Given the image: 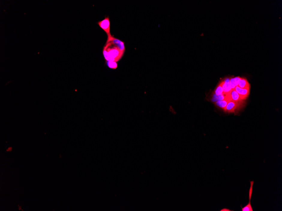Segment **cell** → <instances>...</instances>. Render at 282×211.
<instances>
[{
    "label": "cell",
    "mask_w": 282,
    "mask_h": 211,
    "mask_svg": "<svg viewBox=\"0 0 282 211\" xmlns=\"http://www.w3.org/2000/svg\"><path fill=\"white\" fill-rule=\"evenodd\" d=\"M230 100L231 101L229 95H228V94H225V93H224L222 95H217L214 94L211 99V101L213 102L220 101V100Z\"/></svg>",
    "instance_id": "9c48e42d"
},
{
    "label": "cell",
    "mask_w": 282,
    "mask_h": 211,
    "mask_svg": "<svg viewBox=\"0 0 282 211\" xmlns=\"http://www.w3.org/2000/svg\"><path fill=\"white\" fill-rule=\"evenodd\" d=\"M228 94L231 101L235 102H243V100H241L238 93L235 90L232 89V90Z\"/></svg>",
    "instance_id": "ba28073f"
},
{
    "label": "cell",
    "mask_w": 282,
    "mask_h": 211,
    "mask_svg": "<svg viewBox=\"0 0 282 211\" xmlns=\"http://www.w3.org/2000/svg\"><path fill=\"white\" fill-rule=\"evenodd\" d=\"M243 102H235L234 101H231L228 102L226 107L225 112L228 113H234L237 110H239V108L243 106Z\"/></svg>",
    "instance_id": "7a4b0ae2"
},
{
    "label": "cell",
    "mask_w": 282,
    "mask_h": 211,
    "mask_svg": "<svg viewBox=\"0 0 282 211\" xmlns=\"http://www.w3.org/2000/svg\"><path fill=\"white\" fill-rule=\"evenodd\" d=\"M238 86L242 89L250 88V84L247 79L244 78H242L239 81Z\"/></svg>",
    "instance_id": "30bf717a"
},
{
    "label": "cell",
    "mask_w": 282,
    "mask_h": 211,
    "mask_svg": "<svg viewBox=\"0 0 282 211\" xmlns=\"http://www.w3.org/2000/svg\"><path fill=\"white\" fill-rule=\"evenodd\" d=\"M222 81V88L224 93L228 94L232 90V88L230 84V79L226 78Z\"/></svg>",
    "instance_id": "52a82bcc"
},
{
    "label": "cell",
    "mask_w": 282,
    "mask_h": 211,
    "mask_svg": "<svg viewBox=\"0 0 282 211\" xmlns=\"http://www.w3.org/2000/svg\"><path fill=\"white\" fill-rule=\"evenodd\" d=\"M230 100H220L214 102L215 105L218 107L222 108L223 110L226 111V107L228 102H230Z\"/></svg>",
    "instance_id": "8fae6325"
},
{
    "label": "cell",
    "mask_w": 282,
    "mask_h": 211,
    "mask_svg": "<svg viewBox=\"0 0 282 211\" xmlns=\"http://www.w3.org/2000/svg\"><path fill=\"white\" fill-rule=\"evenodd\" d=\"M108 42H112V43L116 44V45L118 46L119 48L122 51L125 52V47L124 45V43L123 41H121L119 39L115 38L111 36L110 37H107V41Z\"/></svg>",
    "instance_id": "5b68a950"
},
{
    "label": "cell",
    "mask_w": 282,
    "mask_h": 211,
    "mask_svg": "<svg viewBox=\"0 0 282 211\" xmlns=\"http://www.w3.org/2000/svg\"><path fill=\"white\" fill-rule=\"evenodd\" d=\"M19 210H21V207H20L19 206Z\"/></svg>",
    "instance_id": "9a60e30c"
},
{
    "label": "cell",
    "mask_w": 282,
    "mask_h": 211,
    "mask_svg": "<svg viewBox=\"0 0 282 211\" xmlns=\"http://www.w3.org/2000/svg\"><path fill=\"white\" fill-rule=\"evenodd\" d=\"M239 95V98L241 100H245L248 97L250 94V89H242L237 86L235 87L234 89Z\"/></svg>",
    "instance_id": "277c9868"
},
{
    "label": "cell",
    "mask_w": 282,
    "mask_h": 211,
    "mask_svg": "<svg viewBox=\"0 0 282 211\" xmlns=\"http://www.w3.org/2000/svg\"><path fill=\"white\" fill-rule=\"evenodd\" d=\"M250 189L249 191V201L248 204L246 205L243 208H242V211H253L252 207L251 206L250 203L251 198L252 194L253 193V185H254V181H250Z\"/></svg>",
    "instance_id": "8992f818"
},
{
    "label": "cell",
    "mask_w": 282,
    "mask_h": 211,
    "mask_svg": "<svg viewBox=\"0 0 282 211\" xmlns=\"http://www.w3.org/2000/svg\"><path fill=\"white\" fill-rule=\"evenodd\" d=\"M214 94L217 95H220L224 94L222 88V81H221L215 89Z\"/></svg>",
    "instance_id": "4fadbf2b"
},
{
    "label": "cell",
    "mask_w": 282,
    "mask_h": 211,
    "mask_svg": "<svg viewBox=\"0 0 282 211\" xmlns=\"http://www.w3.org/2000/svg\"><path fill=\"white\" fill-rule=\"evenodd\" d=\"M106 64L109 68L112 69H116L118 67V63L116 62L108 61H106Z\"/></svg>",
    "instance_id": "5bb4252c"
},
{
    "label": "cell",
    "mask_w": 282,
    "mask_h": 211,
    "mask_svg": "<svg viewBox=\"0 0 282 211\" xmlns=\"http://www.w3.org/2000/svg\"><path fill=\"white\" fill-rule=\"evenodd\" d=\"M242 78L237 76V77L232 78L230 79V84L232 89H234L235 87L237 86L239 84V81Z\"/></svg>",
    "instance_id": "7c38bea8"
},
{
    "label": "cell",
    "mask_w": 282,
    "mask_h": 211,
    "mask_svg": "<svg viewBox=\"0 0 282 211\" xmlns=\"http://www.w3.org/2000/svg\"><path fill=\"white\" fill-rule=\"evenodd\" d=\"M124 52L116 44L106 41L103 49V54L106 61L118 62L123 56Z\"/></svg>",
    "instance_id": "6da1fadb"
},
{
    "label": "cell",
    "mask_w": 282,
    "mask_h": 211,
    "mask_svg": "<svg viewBox=\"0 0 282 211\" xmlns=\"http://www.w3.org/2000/svg\"><path fill=\"white\" fill-rule=\"evenodd\" d=\"M97 24H98V26L105 32V33L107 34V37L112 36L111 34H110V22L109 16L105 17L103 20L98 22Z\"/></svg>",
    "instance_id": "3957f363"
}]
</instances>
